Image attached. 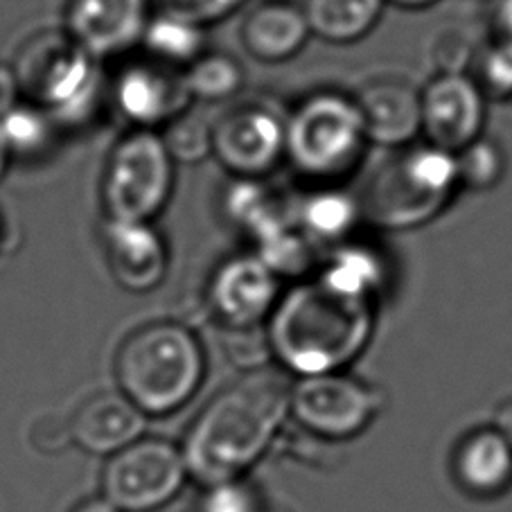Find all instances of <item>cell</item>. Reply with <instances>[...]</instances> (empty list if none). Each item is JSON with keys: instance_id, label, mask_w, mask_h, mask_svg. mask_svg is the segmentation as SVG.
I'll use <instances>...</instances> for the list:
<instances>
[{"instance_id": "6da1fadb", "label": "cell", "mask_w": 512, "mask_h": 512, "mask_svg": "<svg viewBox=\"0 0 512 512\" xmlns=\"http://www.w3.org/2000/svg\"><path fill=\"white\" fill-rule=\"evenodd\" d=\"M285 370L260 368L222 388L185 434L181 454L201 485L240 479L276 443L289 416Z\"/></svg>"}, {"instance_id": "7a4b0ae2", "label": "cell", "mask_w": 512, "mask_h": 512, "mask_svg": "<svg viewBox=\"0 0 512 512\" xmlns=\"http://www.w3.org/2000/svg\"><path fill=\"white\" fill-rule=\"evenodd\" d=\"M377 305L352 298L310 276L282 291L267 339L282 370L296 377L341 373L368 348Z\"/></svg>"}, {"instance_id": "3957f363", "label": "cell", "mask_w": 512, "mask_h": 512, "mask_svg": "<svg viewBox=\"0 0 512 512\" xmlns=\"http://www.w3.org/2000/svg\"><path fill=\"white\" fill-rule=\"evenodd\" d=\"M386 152L355 190L364 224L384 233H409L452 206L461 192L454 154L422 140Z\"/></svg>"}, {"instance_id": "277c9868", "label": "cell", "mask_w": 512, "mask_h": 512, "mask_svg": "<svg viewBox=\"0 0 512 512\" xmlns=\"http://www.w3.org/2000/svg\"><path fill=\"white\" fill-rule=\"evenodd\" d=\"M206 377V352L197 334L179 321H154L122 341L116 355L120 393L147 418L183 409Z\"/></svg>"}, {"instance_id": "5b68a950", "label": "cell", "mask_w": 512, "mask_h": 512, "mask_svg": "<svg viewBox=\"0 0 512 512\" xmlns=\"http://www.w3.org/2000/svg\"><path fill=\"white\" fill-rule=\"evenodd\" d=\"M370 140L350 91L323 88L287 116L285 161L314 185H346L361 174Z\"/></svg>"}, {"instance_id": "8992f818", "label": "cell", "mask_w": 512, "mask_h": 512, "mask_svg": "<svg viewBox=\"0 0 512 512\" xmlns=\"http://www.w3.org/2000/svg\"><path fill=\"white\" fill-rule=\"evenodd\" d=\"M12 68L25 100L46 109L59 129L84 125L100 107L104 77L97 59L64 28L25 39Z\"/></svg>"}, {"instance_id": "52a82bcc", "label": "cell", "mask_w": 512, "mask_h": 512, "mask_svg": "<svg viewBox=\"0 0 512 512\" xmlns=\"http://www.w3.org/2000/svg\"><path fill=\"white\" fill-rule=\"evenodd\" d=\"M176 163L163 136L149 129H129L107 158L100 201L107 219L154 222L174 192Z\"/></svg>"}, {"instance_id": "ba28073f", "label": "cell", "mask_w": 512, "mask_h": 512, "mask_svg": "<svg viewBox=\"0 0 512 512\" xmlns=\"http://www.w3.org/2000/svg\"><path fill=\"white\" fill-rule=\"evenodd\" d=\"M382 388L361 382L346 370L328 375L298 377L291 384L289 416L305 434L328 443H341L359 436L384 411Z\"/></svg>"}, {"instance_id": "9c48e42d", "label": "cell", "mask_w": 512, "mask_h": 512, "mask_svg": "<svg viewBox=\"0 0 512 512\" xmlns=\"http://www.w3.org/2000/svg\"><path fill=\"white\" fill-rule=\"evenodd\" d=\"M188 479L181 447L143 436L109 456L102 472V497L120 512H152L170 503Z\"/></svg>"}, {"instance_id": "30bf717a", "label": "cell", "mask_w": 512, "mask_h": 512, "mask_svg": "<svg viewBox=\"0 0 512 512\" xmlns=\"http://www.w3.org/2000/svg\"><path fill=\"white\" fill-rule=\"evenodd\" d=\"M287 116L253 100L226 109L210 125L213 158L233 179L264 181L285 163Z\"/></svg>"}, {"instance_id": "8fae6325", "label": "cell", "mask_w": 512, "mask_h": 512, "mask_svg": "<svg viewBox=\"0 0 512 512\" xmlns=\"http://www.w3.org/2000/svg\"><path fill=\"white\" fill-rule=\"evenodd\" d=\"M282 280L255 251L217 264L206 287V307L224 330L264 328L282 296Z\"/></svg>"}, {"instance_id": "7c38bea8", "label": "cell", "mask_w": 512, "mask_h": 512, "mask_svg": "<svg viewBox=\"0 0 512 512\" xmlns=\"http://www.w3.org/2000/svg\"><path fill=\"white\" fill-rule=\"evenodd\" d=\"M420 140L458 154L485 134L488 97L470 73H434L420 86Z\"/></svg>"}, {"instance_id": "4fadbf2b", "label": "cell", "mask_w": 512, "mask_h": 512, "mask_svg": "<svg viewBox=\"0 0 512 512\" xmlns=\"http://www.w3.org/2000/svg\"><path fill=\"white\" fill-rule=\"evenodd\" d=\"M111 97L131 129L149 131H163L194 104L183 70L145 55L129 59L118 70L111 82Z\"/></svg>"}, {"instance_id": "5bb4252c", "label": "cell", "mask_w": 512, "mask_h": 512, "mask_svg": "<svg viewBox=\"0 0 512 512\" xmlns=\"http://www.w3.org/2000/svg\"><path fill=\"white\" fill-rule=\"evenodd\" d=\"M370 147L400 149L420 140V84L393 70L366 75L350 91Z\"/></svg>"}, {"instance_id": "9a60e30c", "label": "cell", "mask_w": 512, "mask_h": 512, "mask_svg": "<svg viewBox=\"0 0 512 512\" xmlns=\"http://www.w3.org/2000/svg\"><path fill=\"white\" fill-rule=\"evenodd\" d=\"M152 14V0H68L64 30L100 61L140 48Z\"/></svg>"}, {"instance_id": "2e32d148", "label": "cell", "mask_w": 512, "mask_h": 512, "mask_svg": "<svg viewBox=\"0 0 512 512\" xmlns=\"http://www.w3.org/2000/svg\"><path fill=\"white\" fill-rule=\"evenodd\" d=\"M102 249L111 278L131 294L154 291L170 269V251L154 222H116L102 228Z\"/></svg>"}, {"instance_id": "e0dca14e", "label": "cell", "mask_w": 512, "mask_h": 512, "mask_svg": "<svg viewBox=\"0 0 512 512\" xmlns=\"http://www.w3.org/2000/svg\"><path fill=\"white\" fill-rule=\"evenodd\" d=\"M70 429L73 443L84 452L113 456L145 436L147 416L120 391H104L79 406Z\"/></svg>"}, {"instance_id": "ac0fdd59", "label": "cell", "mask_w": 512, "mask_h": 512, "mask_svg": "<svg viewBox=\"0 0 512 512\" xmlns=\"http://www.w3.org/2000/svg\"><path fill=\"white\" fill-rule=\"evenodd\" d=\"M310 39V25L294 0H262L246 12L240 25L242 48L262 64H282L298 57Z\"/></svg>"}, {"instance_id": "d6986e66", "label": "cell", "mask_w": 512, "mask_h": 512, "mask_svg": "<svg viewBox=\"0 0 512 512\" xmlns=\"http://www.w3.org/2000/svg\"><path fill=\"white\" fill-rule=\"evenodd\" d=\"M458 488L474 499H497L512 488V447L497 427H481L461 438L452 456Z\"/></svg>"}, {"instance_id": "ffe728a7", "label": "cell", "mask_w": 512, "mask_h": 512, "mask_svg": "<svg viewBox=\"0 0 512 512\" xmlns=\"http://www.w3.org/2000/svg\"><path fill=\"white\" fill-rule=\"evenodd\" d=\"M291 219L316 249H332L352 240L359 224H364L357 194L346 185H316L291 208Z\"/></svg>"}, {"instance_id": "44dd1931", "label": "cell", "mask_w": 512, "mask_h": 512, "mask_svg": "<svg viewBox=\"0 0 512 512\" xmlns=\"http://www.w3.org/2000/svg\"><path fill=\"white\" fill-rule=\"evenodd\" d=\"M312 276L321 278L325 285L341 294L377 305L379 296L388 287V264L382 251L352 237L348 242L332 246Z\"/></svg>"}, {"instance_id": "7402d4cb", "label": "cell", "mask_w": 512, "mask_h": 512, "mask_svg": "<svg viewBox=\"0 0 512 512\" xmlns=\"http://www.w3.org/2000/svg\"><path fill=\"white\" fill-rule=\"evenodd\" d=\"M312 37L334 46L366 39L382 21L386 0H300Z\"/></svg>"}, {"instance_id": "603a6c76", "label": "cell", "mask_w": 512, "mask_h": 512, "mask_svg": "<svg viewBox=\"0 0 512 512\" xmlns=\"http://www.w3.org/2000/svg\"><path fill=\"white\" fill-rule=\"evenodd\" d=\"M206 30V25L192 21L170 7H161L149 19L143 39H140V48L149 59L185 70L208 50Z\"/></svg>"}, {"instance_id": "cb8c5ba5", "label": "cell", "mask_w": 512, "mask_h": 512, "mask_svg": "<svg viewBox=\"0 0 512 512\" xmlns=\"http://www.w3.org/2000/svg\"><path fill=\"white\" fill-rule=\"evenodd\" d=\"M224 215L251 242L291 219V208L264 181L233 179L224 194Z\"/></svg>"}, {"instance_id": "d4e9b609", "label": "cell", "mask_w": 512, "mask_h": 512, "mask_svg": "<svg viewBox=\"0 0 512 512\" xmlns=\"http://www.w3.org/2000/svg\"><path fill=\"white\" fill-rule=\"evenodd\" d=\"M57 122L46 109L23 97L0 116V149L10 158H39L55 145Z\"/></svg>"}, {"instance_id": "484cf974", "label": "cell", "mask_w": 512, "mask_h": 512, "mask_svg": "<svg viewBox=\"0 0 512 512\" xmlns=\"http://www.w3.org/2000/svg\"><path fill=\"white\" fill-rule=\"evenodd\" d=\"M192 102H226L242 91L246 75L240 59L231 52L206 50L183 70Z\"/></svg>"}, {"instance_id": "4316f807", "label": "cell", "mask_w": 512, "mask_h": 512, "mask_svg": "<svg viewBox=\"0 0 512 512\" xmlns=\"http://www.w3.org/2000/svg\"><path fill=\"white\" fill-rule=\"evenodd\" d=\"M456 165L461 192H488L497 188L506 176L508 158L497 140L483 134L456 154Z\"/></svg>"}, {"instance_id": "83f0119b", "label": "cell", "mask_w": 512, "mask_h": 512, "mask_svg": "<svg viewBox=\"0 0 512 512\" xmlns=\"http://www.w3.org/2000/svg\"><path fill=\"white\" fill-rule=\"evenodd\" d=\"M470 75L488 102H512V48L497 41H485L476 48Z\"/></svg>"}, {"instance_id": "f1b7e54d", "label": "cell", "mask_w": 512, "mask_h": 512, "mask_svg": "<svg viewBox=\"0 0 512 512\" xmlns=\"http://www.w3.org/2000/svg\"><path fill=\"white\" fill-rule=\"evenodd\" d=\"M158 134L163 136L174 163H199L203 158L213 156L210 125L206 120L194 116L192 111H185L183 116L170 122Z\"/></svg>"}, {"instance_id": "f546056e", "label": "cell", "mask_w": 512, "mask_h": 512, "mask_svg": "<svg viewBox=\"0 0 512 512\" xmlns=\"http://www.w3.org/2000/svg\"><path fill=\"white\" fill-rule=\"evenodd\" d=\"M197 512H264L269 499L260 488H255L240 476V479L219 481L213 485H203Z\"/></svg>"}, {"instance_id": "4dcf8cb0", "label": "cell", "mask_w": 512, "mask_h": 512, "mask_svg": "<svg viewBox=\"0 0 512 512\" xmlns=\"http://www.w3.org/2000/svg\"><path fill=\"white\" fill-rule=\"evenodd\" d=\"M226 355L231 364L242 368L244 373L267 368L271 364V346L264 328H249V330H226Z\"/></svg>"}, {"instance_id": "1f68e13d", "label": "cell", "mask_w": 512, "mask_h": 512, "mask_svg": "<svg viewBox=\"0 0 512 512\" xmlns=\"http://www.w3.org/2000/svg\"><path fill=\"white\" fill-rule=\"evenodd\" d=\"M30 443L41 454H59L73 443V429H70V418H61L50 413L32 425Z\"/></svg>"}, {"instance_id": "d6a6232c", "label": "cell", "mask_w": 512, "mask_h": 512, "mask_svg": "<svg viewBox=\"0 0 512 512\" xmlns=\"http://www.w3.org/2000/svg\"><path fill=\"white\" fill-rule=\"evenodd\" d=\"M246 0H165L163 7L179 12L201 25H213L242 10Z\"/></svg>"}, {"instance_id": "836d02e7", "label": "cell", "mask_w": 512, "mask_h": 512, "mask_svg": "<svg viewBox=\"0 0 512 512\" xmlns=\"http://www.w3.org/2000/svg\"><path fill=\"white\" fill-rule=\"evenodd\" d=\"M488 39L512 48V0H494Z\"/></svg>"}, {"instance_id": "e575fe53", "label": "cell", "mask_w": 512, "mask_h": 512, "mask_svg": "<svg viewBox=\"0 0 512 512\" xmlns=\"http://www.w3.org/2000/svg\"><path fill=\"white\" fill-rule=\"evenodd\" d=\"M21 100L23 93L12 64H3V61H0V116L10 111L14 104H19Z\"/></svg>"}, {"instance_id": "d590c367", "label": "cell", "mask_w": 512, "mask_h": 512, "mask_svg": "<svg viewBox=\"0 0 512 512\" xmlns=\"http://www.w3.org/2000/svg\"><path fill=\"white\" fill-rule=\"evenodd\" d=\"M494 422H497V427L503 436L508 438V443L512 447V400L503 402L499 409H497V416H494Z\"/></svg>"}, {"instance_id": "8d00e7d4", "label": "cell", "mask_w": 512, "mask_h": 512, "mask_svg": "<svg viewBox=\"0 0 512 512\" xmlns=\"http://www.w3.org/2000/svg\"><path fill=\"white\" fill-rule=\"evenodd\" d=\"M70 512H120V510L100 494V497H91V499H84L82 503H77Z\"/></svg>"}, {"instance_id": "74e56055", "label": "cell", "mask_w": 512, "mask_h": 512, "mask_svg": "<svg viewBox=\"0 0 512 512\" xmlns=\"http://www.w3.org/2000/svg\"><path fill=\"white\" fill-rule=\"evenodd\" d=\"M440 0H386V5L400 7V10H409V12H418V10H429Z\"/></svg>"}, {"instance_id": "f35d334b", "label": "cell", "mask_w": 512, "mask_h": 512, "mask_svg": "<svg viewBox=\"0 0 512 512\" xmlns=\"http://www.w3.org/2000/svg\"><path fill=\"white\" fill-rule=\"evenodd\" d=\"M264 512H289L285 506H280V503H273V501H269L267 503V510Z\"/></svg>"}, {"instance_id": "ab89813d", "label": "cell", "mask_w": 512, "mask_h": 512, "mask_svg": "<svg viewBox=\"0 0 512 512\" xmlns=\"http://www.w3.org/2000/svg\"><path fill=\"white\" fill-rule=\"evenodd\" d=\"M7 161H10V158H7V156H5V152H3V149H0V179H3V174H5Z\"/></svg>"}, {"instance_id": "60d3db41", "label": "cell", "mask_w": 512, "mask_h": 512, "mask_svg": "<svg viewBox=\"0 0 512 512\" xmlns=\"http://www.w3.org/2000/svg\"><path fill=\"white\" fill-rule=\"evenodd\" d=\"M0 242H3V222H0Z\"/></svg>"}]
</instances>
